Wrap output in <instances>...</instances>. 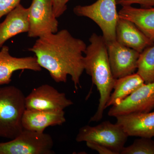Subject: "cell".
Returning <instances> with one entry per match:
<instances>
[{
	"label": "cell",
	"mask_w": 154,
	"mask_h": 154,
	"mask_svg": "<svg viewBox=\"0 0 154 154\" xmlns=\"http://www.w3.org/2000/svg\"><path fill=\"white\" fill-rule=\"evenodd\" d=\"M87 45L63 29L38 38L28 50L35 54L38 64L48 71L57 83H66L70 76L76 91L81 88L80 78L85 71L84 56Z\"/></svg>",
	"instance_id": "obj_1"
},
{
	"label": "cell",
	"mask_w": 154,
	"mask_h": 154,
	"mask_svg": "<svg viewBox=\"0 0 154 154\" xmlns=\"http://www.w3.org/2000/svg\"><path fill=\"white\" fill-rule=\"evenodd\" d=\"M84 56V69L91 76L92 82L96 86L99 96V103L96 113L90 120L98 122L103 118L105 106L115 85L116 79L110 68L107 42L102 36L94 33L89 39Z\"/></svg>",
	"instance_id": "obj_2"
},
{
	"label": "cell",
	"mask_w": 154,
	"mask_h": 154,
	"mask_svg": "<svg viewBox=\"0 0 154 154\" xmlns=\"http://www.w3.org/2000/svg\"><path fill=\"white\" fill-rule=\"evenodd\" d=\"M25 110V97L19 88L0 87V137L12 140L22 132Z\"/></svg>",
	"instance_id": "obj_3"
},
{
	"label": "cell",
	"mask_w": 154,
	"mask_h": 154,
	"mask_svg": "<svg viewBox=\"0 0 154 154\" xmlns=\"http://www.w3.org/2000/svg\"><path fill=\"white\" fill-rule=\"evenodd\" d=\"M116 0H97L88 5L76 6L74 14L79 17H86L99 26L106 42L114 41L116 27L119 18Z\"/></svg>",
	"instance_id": "obj_4"
},
{
	"label": "cell",
	"mask_w": 154,
	"mask_h": 154,
	"mask_svg": "<svg viewBox=\"0 0 154 154\" xmlns=\"http://www.w3.org/2000/svg\"><path fill=\"white\" fill-rule=\"evenodd\" d=\"M128 136L119 125L105 121L95 126L86 125L79 130L76 137L78 142H94L105 146L115 154H120Z\"/></svg>",
	"instance_id": "obj_5"
},
{
	"label": "cell",
	"mask_w": 154,
	"mask_h": 154,
	"mask_svg": "<svg viewBox=\"0 0 154 154\" xmlns=\"http://www.w3.org/2000/svg\"><path fill=\"white\" fill-rule=\"evenodd\" d=\"M53 145L50 135L24 129L10 141L0 143V154H51Z\"/></svg>",
	"instance_id": "obj_6"
},
{
	"label": "cell",
	"mask_w": 154,
	"mask_h": 154,
	"mask_svg": "<svg viewBox=\"0 0 154 154\" xmlns=\"http://www.w3.org/2000/svg\"><path fill=\"white\" fill-rule=\"evenodd\" d=\"M28 8L29 37L38 38L57 32L59 22L54 12L51 0H32Z\"/></svg>",
	"instance_id": "obj_7"
},
{
	"label": "cell",
	"mask_w": 154,
	"mask_h": 154,
	"mask_svg": "<svg viewBox=\"0 0 154 154\" xmlns=\"http://www.w3.org/2000/svg\"><path fill=\"white\" fill-rule=\"evenodd\" d=\"M72 100L65 94L45 84L34 88L25 97L26 110L43 111H59L72 105Z\"/></svg>",
	"instance_id": "obj_8"
},
{
	"label": "cell",
	"mask_w": 154,
	"mask_h": 154,
	"mask_svg": "<svg viewBox=\"0 0 154 154\" xmlns=\"http://www.w3.org/2000/svg\"><path fill=\"white\" fill-rule=\"evenodd\" d=\"M154 108V82L145 84L108 112L110 116L116 117L130 113L150 112Z\"/></svg>",
	"instance_id": "obj_9"
},
{
	"label": "cell",
	"mask_w": 154,
	"mask_h": 154,
	"mask_svg": "<svg viewBox=\"0 0 154 154\" xmlns=\"http://www.w3.org/2000/svg\"><path fill=\"white\" fill-rule=\"evenodd\" d=\"M108 59L116 79L134 73L140 53L122 45L116 40L107 42Z\"/></svg>",
	"instance_id": "obj_10"
},
{
	"label": "cell",
	"mask_w": 154,
	"mask_h": 154,
	"mask_svg": "<svg viewBox=\"0 0 154 154\" xmlns=\"http://www.w3.org/2000/svg\"><path fill=\"white\" fill-rule=\"evenodd\" d=\"M25 69L41 71L36 56L14 57L10 54L9 47L3 45L0 51V86L11 82L14 72Z\"/></svg>",
	"instance_id": "obj_11"
},
{
	"label": "cell",
	"mask_w": 154,
	"mask_h": 154,
	"mask_svg": "<svg viewBox=\"0 0 154 154\" xmlns=\"http://www.w3.org/2000/svg\"><path fill=\"white\" fill-rule=\"evenodd\" d=\"M128 136L154 137V111L130 113L116 117Z\"/></svg>",
	"instance_id": "obj_12"
},
{
	"label": "cell",
	"mask_w": 154,
	"mask_h": 154,
	"mask_svg": "<svg viewBox=\"0 0 154 154\" xmlns=\"http://www.w3.org/2000/svg\"><path fill=\"white\" fill-rule=\"evenodd\" d=\"M116 38L119 43L141 53L154 43L131 21L119 18L116 27Z\"/></svg>",
	"instance_id": "obj_13"
},
{
	"label": "cell",
	"mask_w": 154,
	"mask_h": 154,
	"mask_svg": "<svg viewBox=\"0 0 154 154\" xmlns=\"http://www.w3.org/2000/svg\"><path fill=\"white\" fill-rule=\"evenodd\" d=\"M29 30L28 8L19 4L0 23V48L12 37L20 33H28Z\"/></svg>",
	"instance_id": "obj_14"
},
{
	"label": "cell",
	"mask_w": 154,
	"mask_h": 154,
	"mask_svg": "<svg viewBox=\"0 0 154 154\" xmlns=\"http://www.w3.org/2000/svg\"><path fill=\"white\" fill-rule=\"evenodd\" d=\"M66 121L64 110L43 111L26 109L22 117V124L24 129L43 133L48 127L61 125Z\"/></svg>",
	"instance_id": "obj_15"
},
{
	"label": "cell",
	"mask_w": 154,
	"mask_h": 154,
	"mask_svg": "<svg viewBox=\"0 0 154 154\" xmlns=\"http://www.w3.org/2000/svg\"><path fill=\"white\" fill-rule=\"evenodd\" d=\"M119 17L131 21L154 43V7L136 8L123 6L118 12Z\"/></svg>",
	"instance_id": "obj_16"
},
{
	"label": "cell",
	"mask_w": 154,
	"mask_h": 154,
	"mask_svg": "<svg viewBox=\"0 0 154 154\" xmlns=\"http://www.w3.org/2000/svg\"><path fill=\"white\" fill-rule=\"evenodd\" d=\"M145 84L137 73L116 80L113 92L111 93L105 108L117 105Z\"/></svg>",
	"instance_id": "obj_17"
},
{
	"label": "cell",
	"mask_w": 154,
	"mask_h": 154,
	"mask_svg": "<svg viewBox=\"0 0 154 154\" xmlns=\"http://www.w3.org/2000/svg\"><path fill=\"white\" fill-rule=\"evenodd\" d=\"M137 73L145 84L154 82V45L147 48L140 54Z\"/></svg>",
	"instance_id": "obj_18"
},
{
	"label": "cell",
	"mask_w": 154,
	"mask_h": 154,
	"mask_svg": "<svg viewBox=\"0 0 154 154\" xmlns=\"http://www.w3.org/2000/svg\"><path fill=\"white\" fill-rule=\"evenodd\" d=\"M140 137L125 146L120 154H154V141L152 138Z\"/></svg>",
	"instance_id": "obj_19"
},
{
	"label": "cell",
	"mask_w": 154,
	"mask_h": 154,
	"mask_svg": "<svg viewBox=\"0 0 154 154\" xmlns=\"http://www.w3.org/2000/svg\"><path fill=\"white\" fill-rule=\"evenodd\" d=\"M21 0H0V19L14 10Z\"/></svg>",
	"instance_id": "obj_20"
},
{
	"label": "cell",
	"mask_w": 154,
	"mask_h": 154,
	"mask_svg": "<svg viewBox=\"0 0 154 154\" xmlns=\"http://www.w3.org/2000/svg\"><path fill=\"white\" fill-rule=\"evenodd\" d=\"M117 5L123 6H131L138 4L142 8H149L154 7V0H116Z\"/></svg>",
	"instance_id": "obj_21"
},
{
	"label": "cell",
	"mask_w": 154,
	"mask_h": 154,
	"mask_svg": "<svg viewBox=\"0 0 154 154\" xmlns=\"http://www.w3.org/2000/svg\"><path fill=\"white\" fill-rule=\"evenodd\" d=\"M70 0H51L54 12L57 18L61 16L66 11L67 4Z\"/></svg>",
	"instance_id": "obj_22"
},
{
	"label": "cell",
	"mask_w": 154,
	"mask_h": 154,
	"mask_svg": "<svg viewBox=\"0 0 154 154\" xmlns=\"http://www.w3.org/2000/svg\"><path fill=\"white\" fill-rule=\"evenodd\" d=\"M87 146L92 150L96 151L100 154H115V153L105 146L94 142H86Z\"/></svg>",
	"instance_id": "obj_23"
}]
</instances>
